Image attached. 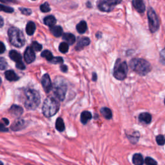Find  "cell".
<instances>
[{"instance_id":"obj_5","label":"cell","mask_w":165,"mask_h":165,"mask_svg":"<svg viewBox=\"0 0 165 165\" xmlns=\"http://www.w3.org/2000/svg\"><path fill=\"white\" fill-rule=\"evenodd\" d=\"M8 37L10 43L16 47H22L25 45V40L23 32L19 29L12 27L8 31Z\"/></svg>"},{"instance_id":"obj_42","label":"cell","mask_w":165,"mask_h":165,"mask_svg":"<svg viewBox=\"0 0 165 165\" xmlns=\"http://www.w3.org/2000/svg\"><path fill=\"white\" fill-rule=\"evenodd\" d=\"M4 25V21L3 19L2 18L1 16H0V28L2 27Z\"/></svg>"},{"instance_id":"obj_15","label":"cell","mask_w":165,"mask_h":165,"mask_svg":"<svg viewBox=\"0 0 165 165\" xmlns=\"http://www.w3.org/2000/svg\"><path fill=\"white\" fill-rule=\"evenodd\" d=\"M90 43V41L89 38L88 37H82L80 38L79 40L77 45L76 46V50H81L85 47L86 46H88Z\"/></svg>"},{"instance_id":"obj_1","label":"cell","mask_w":165,"mask_h":165,"mask_svg":"<svg viewBox=\"0 0 165 165\" xmlns=\"http://www.w3.org/2000/svg\"><path fill=\"white\" fill-rule=\"evenodd\" d=\"M41 102V98L39 92L33 89H27L25 91L24 105L28 110H35Z\"/></svg>"},{"instance_id":"obj_18","label":"cell","mask_w":165,"mask_h":165,"mask_svg":"<svg viewBox=\"0 0 165 165\" xmlns=\"http://www.w3.org/2000/svg\"><path fill=\"white\" fill-rule=\"evenodd\" d=\"M5 76L6 79L10 81H17L19 79L18 76L16 75V73L13 70H7V71H6Z\"/></svg>"},{"instance_id":"obj_14","label":"cell","mask_w":165,"mask_h":165,"mask_svg":"<svg viewBox=\"0 0 165 165\" xmlns=\"http://www.w3.org/2000/svg\"><path fill=\"white\" fill-rule=\"evenodd\" d=\"M98 7L100 10L103 12H110L113 9L112 7H111L105 0H100L98 2Z\"/></svg>"},{"instance_id":"obj_32","label":"cell","mask_w":165,"mask_h":165,"mask_svg":"<svg viewBox=\"0 0 165 165\" xmlns=\"http://www.w3.org/2000/svg\"><path fill=\"white\" fill-rule=\"evenodd\" d=\"M40 9L43 12H48L51 11V8H50L48 3L46 2L40 6Z\"/></svg>"},{"instance_id":"obj_33","label":"cell","mask_w":165,"mask_h":165,"mask_svg":"<svg viewBox=\"0 0 165 165\" xmlns=\"http://www.w3.org/2000/svg\"><path fill=\"white\" fill-rule=\"evenodd\" d=\"M105 1L111 7L114 8V6L119 4L121 0H105Z\"/></svg>"},{"instance_id":"obj_12","label":"cell","mask_w":165,"mask_h":165,"mask_svg":"<svg viewBox=\"0 0 165 165\" xmlns=\"http://www.w3.org/2000/svg\"><path fill=\"white\" fill-rule=\"evenodd\" d=\"M25 127V122L23 119H17L11 125L10 128L13 131H18Z\"/></svg>"},{"instance_id":"obj_13","label":"cell","mask_w":165,"mask_h":165,"mask_svg":"<svg viewBox=\"0 0 165 165\" xmlns=\"http://www.w3.org/2000/svg\"><path fill=\"white\" fill-rule=\"evenodd\" d=\"M133 5L138 12L143 13L145 10V5H144L143 0H132Z\"/></svg>"},{"instance_id":"obj_45","label":"cell","mask_w":165,"mask_h":165,"mask_svg":"<svg viewBox=\"0 0 165 165\" xmlns=\"http://www.w3.org/2000/svg\"><path fill=\"white\" fill-rule=\"evenodd\" d=\"M0 165H3V163L1 161H0Z\"/></svg>"},{"instance_id":"obj_10","label":"cell","mask_w":165,"mask_h":165,"mask_svg":"<svg viewBox=\"0 0 165 165\" xmlns=\"http://www.w3.org/2000/svg\"><path fill=\"white\" fill-rule=\"evenodd\" d=\"M25 60L27 63H31L35 60L36 55H35L34 51L32 49L31 47H27L25 51L24 54Z\"/></svg>"},{"instance_id":"obj_16","label":"cell","mask_w":165,"mask_h":165,"mask_svg":"<svg viewBox=\"0 0 165 165\" xmlns=\"http://www.w3.org/2000/svg\"><path fill=\"white\" fill-rule=\"evenodd\" d=\"M139 119L141 122L145 124H150L152 121V116L149 113H141L139 116Z\"/></svg>"},{"instance_id":"obj_27","label":"cell","mask_w":165,"mask_h":165,"mask_svg":"<svg viewBox=\"0 0 165 165\" xmlns=\"http://www.w3.org/2000/svg\"><path fill=\"white\" fill-rule=\"evenodd\" d=\"M41 56L43 58H45L47 61H51L53 59V55L52 53L49 51H44L42 53H41Z\"/></svg>"},{"instance_id":"obj_22","label":"cell","mask_w":165,"mask_h":165,"mask_svg":"<svg viewBox=\"0 0 165 165\" xmlns=\"http://www.w3.org/2000/svg\"><path fill=\"white\" fill-rule=\"evenodd\" d=\"M36 31V25L34 23L30 21L27 23L26 26V32L29 36H32Z\"/></svg>"},{"instance_id":"obj_8","label":"cell","mask_w":165,"mask_h":165,"mask_svg":"<svg viewBox=\"0 0 165 165\" xmlns=\"http://www.w3.org/2000/svg\"><path fill=\"white\" fill-rule=\"evenodd\" d=\"M9 57L12 60L16 63V67L20 70H24L25 66L22 61V57L19 53L16 51H11L9 53Z\"/></svg>"},{"instance_id":"obj_19","label":"cell","mask_w":165,"mask_h":165,"mask_svg":"<svg viewBox=\"0 0 165 165\" xmlns=\"http://www.w3.org/2000/svg\"><path fill=\"white\" fill-rule=\"evenodd\" d=\"M63 39L66 41L68 45H73L76 41L74 35L70 33H65L63 35Z\"/></svg>"},{"instance_id":"obj_39","label":"cell","mask_w":165,"mask_h":165,"mask_svg":"<svg viewBox=\"0 0 165 165\" xmlns=\"http://www.w3.org/2000/svg\"><path fill=\"white\" fill-rule=\"evenodd\" d=\"M8 131V129L7 128H6L4 126L3 124L0 123V132H7Z\"/></svg>"},{"instance_id":"obj_43","label":"cell","mask_w":165,"mask_h":165,"mask_svg":"<svg viewBox=\"0 0 165 165\" xmlns=\"http://www.w3.org/2000/svg\"><path fill=\"white\" fill-rule=\"evenodd\" d=\"M97 78H98V77H97V75H96V73H93V76H92V80L94 81H96L97 80Z\"/></svg>"},{"instance_id":"obj_37","label":"cell","mask_w":165,"mask_h":165,"mask_svg":"<svg viewBox=\"0 0 165 165\" xmlns=\"http://www.w3.org/2000/svg\"><path fill=\"white\" fill-rule=\"evenodd\" d=\"M20 11L21 12V13L25 14V15H30L32 13V10L29 8H19Z\"/></svg>"},{"instance_id":"obj_41","label":"cell","mask_w":165,"mask_h":165,"mask_svg":"<svg viewBox=\"0 0 165 165\" xmlns=\"http://www.w3.org/2000/svg\"><path fill=\"white\" fill-rule=\"evenodd\" d=\"M2 121L4 123L5 125H8V124H9V121H8L7 119H6V118H3Z\"/></svg>"},{"instance_id":"obj_2","label":"cell","mask_w":165,"mask_h":165,"mask_svg":"<svg viewBox=\"0 0 165 165\" xmlns=\"http://www.w3.org/2000/svg\"><path fill=\"white\" fill-rule=\"evenodd\" d=\"M130 67L138 74L145 76L151 71L152 67L148 61L143 59L135 58L130 62Z\"/></svg>"},{"instance_id":"obj_17","label":"cell","mask_w":165,"mask_h":165,"mask_svg":"<svg viewBox=\"0 0 165 165\" xmlns=\"http://www.w3.org/2000/svg\"><path fill=\"white\" fill-rule=\"evenodd\" d=\"M92 116L90 112L88 111H84L82 112L81 114V122L83 125H86L88 121L92 119Z\"/></svg>"},{"instance_id":"obj_40","label":"cell","mask_w":165,"mask_h":165,"mask_svg":"<svg viewBox=\"0 0 165 165\" xmlns=\"http://www.w3.org/2000/svg\"><path fill=\"white\" fill-rule=\"evenodd\" d=\"M60 68H61V71H62V72H66L67 71L68 68H67V66L64 65V64H62V65H61Z\"/></svg>"},{"instance_id":"obj_35","label":"cell","mask_w":165,"mask_h":165,"mask_svg":"<svg viewBox=\"0 0 165 165\" xmlns=\"http://www.w3.org/2000/svg\"><path fill=\"white\" fill-rule=\"evenodd\" d=\"M156 141L159 145L163 146L164 144V137L163 135H159L156 137Z\"/></svg>"},{"instance_id":"obj_4","label":"cell","mask_w":165,"mask_h":165,"mask_svg":"<svg viewBox=\"0 0 165 165\" xmlns=\"http://www.w3.org/2000/svg\"><path fill=\"white\" fill-rule=\"evenodd\" d=\"M52 90L54 91L55 96L59 100L63 101L67 91V83L65 79L62 77L55 78Z\"/></svg>"},{"instance_id":"obj_3","label":"cell","mask_w":165,"mask_h":165,"mask_svg":"<svg viewBox=\"0 0 165 165\" xmlns=\"http://www.w3.org/2000/svg\"><path fill=\"white\" fill-rule=\"evenodd\" d=\"M59 109H60V103L56 98L49 97L44 101L42 111L45 117H51L54 116L58 112Z\"/></svg>"},{"instance_id":"obj_9","label":"cell","mask_w":165,"mask_h":165,"mask_svg":"<svg viewBox=\"0 0 165 165\" xmlns=\"http://www.w3.org/2000/svg\"><path fill=\"white\" fill-rule=\"evenodd\" d=\"M41 84L43 85V87L46 93H49L52 88V84L50 78L49 74L43 75L41 78Z\"/></svg>"},{"instance_id":"obj_28","label":"cell","mask_w":165,"mask_h":165,"mask_svg":"<svg viewBox=\"0 0 165 165\" xmlns=\"http://www.w3.org/2000/svg\"><path fill=\"white\" fill-rule=\"evenodd\" d=\"M59 49L62 53H67L69 51V45L65 42L61 43L60 45V46H59Z\"/></svg>"},{"instance_id":"obj_6","label":"cell","mask_w":165,"mask_h":165,"mask_svg":"<svg viewBox=\"0 0 165 165\" xmlns=\"http://www.w3.org/2000/svg\"><path fill=\"white\" fill-rule=\"evenodd\" d=\"M128 70V64L125 61H120L117 60L114 69V78L118 80H123L127 75Z\"/></svg>"},{"instance_id":"obj_26","label":"cell","mask_w":165,"mask_h":165,"mask_svg":"<svg viewBox=\"0 0 165 165\" xmlns=\"http://www.w3.org/2000/svg\"><path fill=\"white\" fill-rule=\"evenodd\" d=\"M64 128H65V126H64L63 119L61 117H59L55 121V128L59 132H63L64 130Z\"/></svg>"},{"instance_id":"obj_38","label":"cell","mask_w":165,"mask_h":165,"mask_svg":"<svg viewBox=\"0 0 165 165\" xmlns=\"http://www.w3.org/2000/svg\"><path fill=\"white\" fill-rule=\"evenodd\" d=\"M5 51V46L3 43L0 41V54H3Z\"/></svg>"},{"instance_id":"obj_11","label":"cell","mask_w":165,"mask_h":165,"mask_svg":"<svg viewBox=\"0 0 165 165\" xmlns=\"http://www.w3.org/2000/svg\"><path fill=\"white\" fill-rule=\"evenodd\" d=\"M9 112L12 116L16 117H19L21 116L22 114L23 113V109L21 107H20V106L13 105L10 108Z\"/></svg>"},{"instance_id":"obj_21","label":"cell","mask_w":165,"mask_h":165,"mask_svg":"<svg viewBox=\"0 0 165 165\" xmlns=\"http://www.w3.org/2000/svg\"><path fill=\"white\" fill-rule=\"evenodd\" d=\"M44 23H45L46 25L52 27L56 23V19L53 16H48L45 17V19H44Z\"/></svg>"},{"instance_id":"obj_31","label":"cell","mask_w":165,"mask_h":165,"mask_svg":"<svg viewBox=\"0 0 165 165\" xmlns=\"http://www.w3.org/2000/svg\"><path fill=\"white\" fill-rule=\"evenodd\" d=\"M0 11H3L7 13H12L14 12V9L11 7H6V6L3 5H0Z\"/></svg>"},{"instance_id":"obj_7","label":"cell","mask_w":165,"mask_h":165,"mask_svg":"<svg viewBox=\"0 0 165 165\" xmlns=\"http://www.w3.org/2000/svg\"><path fill=\"white\" fill-rule=\"evenodd\" d=\"M147 16H148V19L149 29L151 32L154 33V32L157 31L159 27V21L158 17L155 12L151 7L148 8Z\"/></svg>"},{"instance_id":"obj_44","label":"cell","mask_w":165,"mask_h":165,"mask_svg":"<svg viewBox=\"0 0 165 165\" xmlns=\"http://www.w3.org/2000/svg\"><path fill=\"white\" fill-rule=\"evenodd\" d=\"M1 78H0V86H1Z\"/></svg>"},{"instance_id":"obj_46","label":"cell","mask_w":165,"mask_h":165,"mask_svg":"<svg viewBox=\"0 0 165 165\" xmlns=\"http://www.w3.org/2000/svg\"><path fill=\"white\" fill-rule=\"evenodd\" d=\"M33 1H35V0H33Z\"/></svg>"},{"instance_id":"obj_24","label":"cell","mask_w":165,"mask_h":165,"mask_svg":"<svg viewBox=\"0 0 165 165\" xmlns=\"http://www.w3.org/2000/svg\"><path fill=\"white\" fill-rule=\"evenodd\" d=\"M101 114L102 116L107 119H110L112 117V113L110 108L104 107L101 109Z\"/></svg>"},{"instance_id":"obj_34","label":"cell","mask_w":165,"mask_h":165,"mask_svg":"<svg viewBox=\"0 0 165 165\" xmlns=\"http://www.w3.org/2000/svg\"><path fill=\"white\" fill-rule=\"evenodd\" d=\"M7 67V63L5 59L0 58V70H5Z\"/></svg>"},{"instance_id":"obj_23","label":"cell","mask_w":165,"mask_h":165,"mask_svg":"<svg viewBox=\"0 0 165 165\" xmlns=\"http://www.w3.org/2000/svg\"><path fill=\"white\" fill-rule=\"evenodd\" d=\"M76 29H77L78 32L80 34H84L87 30V23L85 21H81V22L76 26Z\"/></svg>"},{"instance_id":"obj_25","label":"cell","mask_w":165,"mask_h":165,"mask_svg":"<svg viewBox=\"0 0 165 165\" xmlns=\"http://www.w3.org/2000/svg\"><path fill=\"white\" fill-rule=\"evenodd\" d=\"M51 31L53 36L55 37H60L63 33V29L60 26H54L51 29Z\"/></svg>"},{"instance_id":"obj_20","label":"cell","mask_w":165,"mask_h":165,"mask_svg":"<svg viewBox=\"0 0 165 165\" xmlns=\"http://www.w3.org/2000/svg\"><path fill=\"white\" fill-rule=\"evenodd\" d=\"M132 161L135 165H143L144 159L143 156L140 154H135L132 158Z\"/></svg>"},{"instance_id":"obj_36","label":"cell","mask_w":165,"mask_h":165,"mask_svg":"<svg viewBox=\"0 0 165 165\" xmlns=\"http://www.w3.org/2000/svg\"><path fill=\"white\" fill-rule=\"evenodd\" d=\"M51 63L54 64L56 63H62L63 62V59L61 57H54L51 61Z\"/></svg>"},{"instance_id":"obj_29","label":"cell","mask_w":165,"mask_h":165,"mask_svg":"<svg viewBox=\"0 0 165 165\" xmlns=\"http://www.w3.org/2000/svg\"><path fill=\"white\" fill-rule=\"evenodd\" d=\"M31 48L34 51H35L39 52L41 51V49H42V45H41V44L38 43L37 41H34V42H32Z\"/></svg>"},{"instance_id":"obj_30","label":"cell","mask_w":165,"mask_h":165,"mask_svg":"<svg viewBox=\"0 0 165 165\" xmlns=\"http://www.w3.org/2000/svg\"><path fill=\"white\" fill-rule=\"evenodd\" d=\"M144 163H145L146 165H157V163L155 160L152 157H146L145 160L144 161Z\"/></svg>"}]
</instances>
